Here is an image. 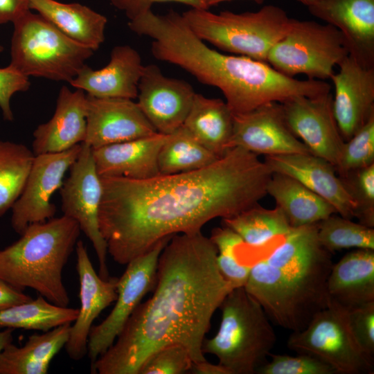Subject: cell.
I'll return each mask as SVG.
<instances>
[{"mask_svg": "<svg viewBox=\"0 0 374 374\" xmlns=\"http://www.w3.org/2000/svg\"><path fill=\"white\" fill-rule=\"evenodd\" d=\"M144 65L139 52L129 45L114 46L108 64L94 70L84 64L69 84L98 98H137Z\"/></svg>", "mask_w": 374, "mask_h": 374, "instance_id": "44dd1931", "label": "cell"}, {"mask_svg": "<svg viewBox=\"0 0 374 374\" xmlns=\"http://www.w3.org/2000/svg\"><path fill=\"white\" fill-rule=\"evenodd\" d=\"M29 8L68 37L93 51L105 41L107 18L87 6L56 0H29Z\"/></svg>", "mask_w": 374, "mask_h": 374, "instance_id": "d4e9b609", "label": "cell"}, {"mask_svg": "<svg viewBox=\"0 0 374 374\" xmlns=\"http://www.w3.org/2000/svg\"><path fill=\"white\" fill-rule=\"evenodd\" d=\"M271 361L265 362L257 371L260 374H335L336 371L319 358L305 353L297 356L282 354L269 355Z\"/></svg>", "mask_w": 374, "mask_h": 374, "instance_id": "74e56055", "label": "cell"}, {"mask_svg": "<svg viewBox=\"0 0 374 374\" xmlns=\"http://www.w3.org/2000/svg\"><path fill=\"white\" fill-rule=\"evenodd\" d=\"M75 249L80 308L74 324L71 326L64 347L69 357L78 361L87 354L89 335L93 322L117 298L118 278L109 277L105 280L96 273L82 240L76 242Z\"/></svg>", "mask_w": 374, "mask_h": 374, "instance_id": "ac0fdd59", "label": "cell"}, {"mask_svg": "<svg viewBox=\"0 0 374 374\" xmlns=\"http://www.w3.org/2000/svg\"><path fill=\"white\" fill-rule=\"evenodd\" d=\"M29 78L16 71L10 66L0 68V109L4 120L12 121L14 114L10 106V100L18 92L29 89Z\"/></svg>", "mask_w": 374, "mask_h": 374, "instance_id": "ab89813d", "label": "cell"}, {"mask_svg": "<svg viewBox=\"0 0 374 374\" xmlns=\"http://www.w3.org/2000/svg\"><path fill=\"white\" fill-rule=\"evenodd\" d=\"M272 174L258 155L235 147L190 172L145 179L101 177L99 226L107 253L126 265L164 238L233 217L267 195Z\"/></svg>", "mask_w": 374, "mask_h": 374, "instance_id": "6da1fadb", "label": "cell"}, {"mask_svg": "<svg viewBox=\"0 0 374 374\" xmlns=\"http://www.w3.org/2000/svg\"><path fill=\"white\" fill-rule=\"evenodd\" d=\"M182 126L220 158L231 149L233 114L222 99L196 93Z\"/></svg>", "mask_w": 374, "mask_h": 374, "instance_id": "4316f807", "label": "cell"}, {"mask_svg": "<svg viewBox=\"0 0 374 374\" xmlns=\"http://www.w3.org/2000/svg\"><path fill=\"white\" fill-rule=\"evenodd\" d=\"M63 86L59 91L55 112L33 132L35 155L65 151L83 143L87 132V94Z\"/></svg>", "mask_w": 374, "mask_h": 374, "instance_id": "7402d4cb", "label": "cell"}, {"mask_svg": "<svg viewBox=\"0 0 374 374\" xmlns=\"http://www.w3.org/2000/svg\"><path fill=\"white\" fill-rule=\"evenodd\" d=\"M12 24L9 66L28 78L69 83L93 54L30 10Z\"/></svg>", "mask_w": 374, "mask_h": 374, "instance_id": "8992f818", "label": "cell"}, {"mask_svg": "<svg viewBox=\"0 0 374 374\" xmlns=\"http://www.w3.org/2000/svg\"><path fill=\"white\" fill-rule=\"evenodd\" d=\"M193 32L204 42L238 55L267 62L272 47L292 24L281 8L269 5L257 12L213 13L190 8L182 13Z\"/></svg>", "mask_w": 374, "mask_h": 374, "instance_id": "52a82bcc", "label": "cell"}, {"mask_svg": "<svg viewBox=\"0 0 374 374\" xmlns=\"http://www.w3.org/2000/svg\"><path fill=\"white\" fill-rule=\"evenodd\" d=\"M317 236L321 246L332 253L347 249L374 250V229L332 214L317 224Z\"/></svg>", "mask_w": 374, "mask_h": 374, "instance_id": "d6a6232c", "label": "cell"}, {"mask_svg": "<svg viewBox=\"0 0 374 374\" xmlns=\"http://www.w3.org/2000/svg\"><path fill=\"white\" fill-rule=\"evenodd\" d=\"M264 161L272 172L294 178L325 199L339 215L355 217L356 202L328 161L312 154H292L265 156Z\"/></svg>", "mask_w": 374, "mask_h": 374, "instance_id": "d6986e66", "label": "cell"}, {"mask_svg": "<svg viewBox=\"0 0 374 374\" xmlns=\"http://www.w3.org/2000/svg\"><path fill=\"white\" fill-rule=\"evenodd\" d=\"M193 363L184 346L168 344L152 353L142 364L138 374H184L191 371Z\"/></svg>", "mask_w": 374, "mask_h": 374, "instance_id": "8d00e7d4", "label": "cell"}, {"mask_svg": "<svg viewBox=\"0 0 374 374\" xmlns=\"http://www.w3.org/2000/svg\"><path fill=\"white\" fill-rule=\"evenodd\" d=\"M348 55L344 38L335 26L293 19L289 30L269 52L267 63L289 77L305 74L324 80Z\"/></svg>", "mask_w": 374, "mask_h": 374, "instance_id": "ba28073f", "label": "cell"}, {"mask_svg": "<svg viewBox=\"0 0 374 374\" xmlns=\"http://www.w3.org/2000/svg\"><path fill=\"white\" fill-rule=\"evenodd\" d=\"M78 308L53 304L39 295L31 299L0 311V328H23L42 332L73 322Z\"/></svg>", "mask_w": 374, "mask_h": 374, "instance_id": "f546056e", "label": "cell"}, {"mask_svg": "<svg viewBox=\"0 0 374 374\" xmlns=\"http://www.w3.org/2000/svg\"><path fill=\"white\" fill-rule=\"evenodd\" d=\"M116 9L123 12L129 20L151 10L154 3H178L190 8L206 9L202 0H109Z\"/></svg>", "mask_w": 374, "mask_h": 374, "instance_id": "60d3db41", "label": "cell"}, {"mask_svg": "<svg viewBox=\"0 0 374 374\" xmlns=\"http://www.w3.org/2000/svg\"><path fill=\"white\" fill-rule=\"evenodd\" d=\"M217 249V265L224 278L233 288L244 287L252 265L239 259L238 248L244 242L232 229L224 226L212 230L209 238Z\"/></svg>", "mask_w": 374, "mask_h": 374, "instance_id": "836d02e7", "label": "cell"}, {"mask_svg": "<svg viewBox=\"0 0 374 374\" xmlns=\"http://www.w3.org/2000/svg\"><path fill=\"white\" fill-rule=\"evenodd\" d=\"M35 157L24 144L0 141V217L21 195Z\"/></svg>", "mask_w": 374, "mask_h": 374, "instance_id": "1f68e13d", "label": "cell"}, {"mask_svg": "<svg viewBox=\"0 0 374 374\" xmlns=\"http://www.w3.org/2000/svg\"><path fill=\"white\" fill-rule=\"evenodd\" d=\"M191 371L198 374H229L228 371L218 363L214 364L207 360L193 362Z\"/></svg>", "mask_w": 374, "mask_h": 374, "instance_id": "ee69618b", "label": "cell"}, {"mask_svg": "<svg viewBox=\"0 0 374 374\" xmlns=\"http://www.w3.org/2000/svg\"><path fill=\"white\" fill-rule=\"evenodd\" d=\"M69 170V177L60 188L62 211L64 215L78 222L80 231L90 240L99 263L98 274L108 279L107 247L99 226L103 184L90 146L81 143L79 155Z\"/></svg>", "mask_w": 374, "mask_h": 374, "instance_id": "30bf717a", "label": "cell"}, {"mask_svg": "<svg viewBox=\"0 0 374 374\" xmlns=\"http://www.w3.org/2000/svg\"><path fill=\"white\" fill-rule=\"evenodd\" d=\"M71 323L30 335L20 347L9 344L0 353V374H46L51 362L65 346Z\"/></svg>", "mask_w": 374, "mask_h": 374, "instance_id": "484cf974", "label": "cell"}, {"mask_svg": "<svg viewBox=\"0 0 374 374\" xmlns=\"http://www.w3.org/2000/svg\"><path fill=\"white\" fill-rule=\"evenodd\" d=\"M326 289L329 301L347 310L374 301V250L357 249L333 264Z\"/></svg>", "mask_w": 374, "mask_h": 374, "instance_id": "cb8c5ba5", "label": "cell"}, {"mask_svg": "<svg viewBox=\"0 0 374 374\" xmlns=\"http://www.w3.org/2000/svg\"><path fill=\"white\" fill-rule=\"evenodd\" d=\"M219 309V329L205 338L203 353L215 356L229 374L257 373L276 341L269 318L244 287L233 289Z\"/></svg>", "mask_w": 374, "mask_h": 374, "instance_id": "5b68a950", "label": "cell"}, {"mask_svg": "<svg viewBox=\"0 0 374 374\" xmlns=\"http://www.w3.org/2000/svg\"><path fill=\"white\" fill-rule=\"evenodd\" d=\"M350 333L359 349L368 357L374 356V301L347 310Z\"/></svg>", "mask_w": 374, "mask_h": 374, "instance_id": "f35d334b", "label": "cell"}, {"mask_svg": "<svg viewBox=\"0 0 374 374\" xmlns=\"http://www.w3.org/2000/svg\"><path fill=\"white\" fill-rule=\"evenodd\" d=\"M216 256L202 231L174 235L159 257L153 294L134 310L91 373L138 374L152 353L172 344L184 346L194 363L206 360L202 346L212 317L234 289Z\"/></svg>", "mask_w": 374, "mask_h": 374, "instance_id": "7a4b0ae2", "label": "cell"}, {"mask_svg": "<svg viewBox=\"0 0 374 374\" xmlns=\"http://www.w3.org/2000/svg\"><path fill=\"white\" fill-rule=\"evenodd\" d=\"M80 150L81 143L63 152L35 155L24 188L11 208V226L17 233L54 217L56 207L51 198L61 188Z\"/></svg>", "mask_w": 374, "mask_h": 374, "instance_id": "7c38bea8", "label": "cell"}, {"mask_svg": "<svg viewBox=\"0 0 374 374\" xmlns=\"http://www.w3.org/2000/svg\"><path fill=\"white\" fill-rule=\"evenodd\" d=\"M330 79L335 87L334 116L344 141L374 115V67L360 64L349 55Z\"/></svg>", "mask_w": 374, "mask_h": 374, "instance_id": "e0dca14e", "label": "cell"}, {"mask_svg": "<svg viewBox=\"0 0 374 374\" xmlns=\"http://www.w3.org/2000/svg\"><path fill=\"white\" fill-rule=\"evenodd\" d=\"M287 347L314 356L341 374L373 373V359L358 347L348 328L347 309L329 302L301 330L292 332Z\"/></svg>", "mask_w": 374, "mask_h": 374, "instance_id": "9c48e42d", "label": "cell"}, {"mask_svg": "<svg viewBox=\"0 0 374 374\" xmlns=\"http://www.w3.org/2000/svg\"><path fill=\"white\" fill-rule=\"evenodd\" d=\"M308 8L340 31L350 56L374 67V0H317Z\"/></svg>", "mask_w": 374, "mask_h": 374, "instance_id": "ffe728a7", "label": "cell"}, {"mask_svg": "<svg viewBox=\"0 0 374 374\" xmlns=\"http://www.w3.org/2000/svg\"><path fill=\"white\" fill-rule=\"evenodd\" d=\"M12 328H6L0 331V353L9 344L12 342Z\"/></svg>", "mask_w": 374, "mask_h": 374, "instance_id": "f6af8a7d", "label": "cell"}, {"mask_svg": "<svg viewBox=\"0 0 374 374\" xmlns=\"http://www.w3.org/2000/svg\"><path fill=\"white\" fill-rule=\"evenodd\" d=\"M230 148L239 147L258 156L311 154L293 134L281 103L271 102L254 109L233 114Z\"/></svg>", "mask_w": 374, "mask_h": 374, "instance_id": "5bb4252c", "label": "cell"}, {"mask_svg": "<svg viewBox=\"0 0 374 374\" xmlns=\"http://www.w3.org/2000/svg\"><path fill=\"white\" fill-rule=\"evenodd\" d=\"M267 194L275 200L292 228L317 224L337 213L328 202L284 174L273 172L267 184Z\"/></svg>", "mask_w": 374, "mask_h": 374, "instance_id": "83f0119b", "label": "cell"}, {"mask_svg": "<svg viewBox=\"0 0 374 374\" xmlns=\"http://www.w3.org/2000/svg\"><path fill=\"white\" fill-rule=\"evenodd\" d=\"M296 1L303 3V5L309 6L312 5L313 3H314L317 0H296Z\"/></svg>", "mask_w": 374, "mask_h": 374, "instance_id": "7dc6e473", "label": "cell"}, {"mask_svg": "<svg viewBox=\"0 0 374 374\" xmlns=\"http://www.w3.org/2000/svg\"><path fill=\"white\" fill-rule=\"evenodd\" d=\"M332 253L320 244L317 224L291 230L251 267L245 290L275 324L303 330L329 304Z\"/></svg>", "mask_w": 374, "mask_h": 374, "instance_id": "3957f363", "label": "cell"}, {"mask_svg": "<svg viewBox=\"0 0 374 374\" xmlns=\"http://www.w3.org/2000/svg\"><path fill=\"white\" fill-rule=\"evenodd\" d=\"M28 10L29 0H0V26L12 23Z\"/></svg>", "mask_w": 374, "mask_h": 374, "instance_id": "b9f144b4", "label": "cell"}, {"mask_svg": "<svg viewBox=\"0 0 374 374\" xmlns=\"http://www.w3.org/2000/svg\"><path fill=\"white\" fill-rule=\"evenodd\" d=\"M204 6L206 9H208L210 7L216 6L219 3L225 2V1H230L233 0H202ZM256 3L260 4L263 2L264 0H253Z\"/></svg>", "mask_w": 374, "mask_h": 374, "instance_id": "bcb514c9", "label": "cell"}, {"mask_svg": "<svg viewBox=\"0 0 374 374\" xmlns=\"http://www.w3.org/2000/svg\"><path fill=\"white\" fill-rule=\"evenodd\" d=\"M357 204L355 217L374 226V163L340 177Z\"/></svg>", "mask_w": 374, "mask_h": 374, "instance_id": "d590c367", "label": "cell"}, {"mask_svg": "<svg viewBox=\"0 0 374 374\" xmlns=\"http://www.w3.org/2000/svg\"><path fill=\"white\" fill-rule=\"evenodd\" d=\"M222 224L235 231L245 246L260 250L278 243L292 229L279 207L269 209L258 203L222 219Z\"/></svg>", "mask_w": 374, "mask_h": 374, "instance_id": "f1b7e54d", "label": "cell"}, {"mask_svg": "<svg viewBox=\"0 0 374 374\" xmlns=\"http://www.w3.org/2000/svg\"><path fill=\"white\" fill-rule=\"evenodd\" d=\"M195 93L188 82L166 77L150 64L144 65L137 104L157 132L171 134L183 125Z\"/></svg>", "mask_w": 374, "mask_h": 374, "instance_id": "9a60e30c", "label": "cell"}, {"mask_svg": "<svg viewBox=\"0 0 374 374\" xmlns=\"http://www.w3.org/2000/svg\"><path fill=\"white\" fill-rule=\"evenodd\" d=\"M80 232L78 222L64 215L29 224L19 240L0 249V279L67 307L70 299L62 271Z\"/></svg>", "mask_w": 374, "mask_h": 374, "instance_id": "277c9868", "label": "cell"}, {"mask_svg": "<svg viewBox=\"0 0 374 374\" xmlns=\"http://www.w3.org/2000/svg\"><path fill=\"white\" fill-rule=\"evenodd\" d=\"M329 92L313 97L295 96L281 103L287 124L312 154L334 166L344 140L337 124Z\"/></svg>", "mask_w": 374, "mask_h": 374, "instance_id": "4fadbf2b", "label": "cell"}, {"mask_svg": "<svg viewBox=\"0 0 374 374\" xmlns=\"http://www.w3.org/2000/svg\"><path fill=\"white\" fill-rule=\"evenodd\" d=\"M32 298L0 279V311L27 302Z\"/></svg>", "mask_w": 374, "mask_h": 374, "instance_id": "7bdbcfd3", "label": "cell"}, {"mask_svg": "<svg viewBox=\"0 0 374 374\" xmlns=\"http://www.w3.org/2000/svg\"><path fill=\"white\" fill-rule=\"evenodd\" d=\"M218 159L181 126L162 145L159 171L161 175L190 172L208 166Z\"/></svg>", "mask_w": 374, "mask_h": 374, "instance_id": "4dcf8cb0", "label": "cell"}, {"mask_svg": "<svg viewBox=\"0 0 374 374\" xmlns=\"http://www.w3.org/2000/svg\"><path fill=\"white\" fill-rule=\"evenodd\" d=\"M172 237L160 240L148 252L126 265L124 273L118 278L117 298L113 309L101 323L92 326L90 330L87 355L91 368L114 344L144 296L154 286L159 257Z\"/></svg>", "mask_w": 374, "mask_h": 374, "instance_id": "8fae6325", "label": "cell"}, {"mask_svg": "<svg viewBox=\"0 0 374 374\" xmlns=\"http://www.w3.org/2000/svg\"><path fill=\"white\" fill-rule=\"evenodd\" d=\"M374 163V115L350 139L345 141L335 166L339 177Z\"/></svg>", "mask_w": 374, "mask_h": 374, "instance_id": "e575fe53", "label": "cell"}, {"mask_svg": "<svg viewBox=\"0 0 374 374\" xmlns=\"http://www.w3.org/2000/svg\"><path fill=\"white\" fill-rule=\"evenodd\" d=\"M87 132L83 143L92 149L157 132L132 99L87 94Z\"/></svg>", "mask_w": 374, "mask_h": 374, "instance_id": "2e32d148", "label": "cell"}, {"mask_svg": "<svg viewBox=\"0 0 374 374\" xmlns=\"http://www.w3.org/2000/svg\"><path fill=\"white\" fill-rule=\"evenodd\" d=\"M170 134L151 136L111 144L93 150L100 177L145 179L159 175L158 157Z\"/></svg>", "mask_w": 374, "mask_h": 374, "instance_id": "603a6c76", "label": "cell"}, {"mask_svg": "<svg viewBox=\"0 0 374 374\" xmlns=\"http://www.w3.org/2000/svg\"><path fill=\"white\" fill-rule=\"evenodd\" d=\"M3 51V47L0 44V53Z\"/></svg>", "mask_w": 374, "mask_h": 374, "instance_id": "c3c4849f", "label": "cell"}]
</instances>
